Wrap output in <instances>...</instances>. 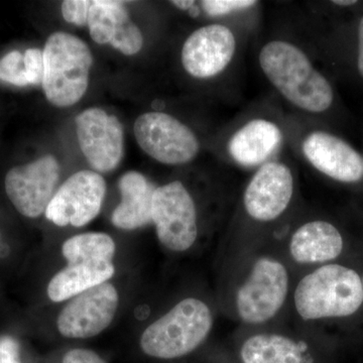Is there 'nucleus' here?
Instances as JSON below:
<instances>
[{
  "label": "nucleus",
  "instance_id": "dca6fc26",
  "mask_svg": "<svg viewBox=\"0 0 363 363\" xmlns=\"http://www.w3.org/2000/svg\"><path fill=\"white\" fill-rule=\"evenodd\" d=\"M121 202L112 214V223L133 230L152 222V200L157 188L143 174L128 172L118 183Z\"/></svg>",
  "mask_w": 363,
  "mask_h": 363
},
{
  "label": "nucleus",
  "instance_id": "9b49d317",
  "mask_svg": "<svg viewBox=\"0 0 363 363\" xmlns=\"http://www.w3.org/2000/svg\"><path fill=\"white\" fill-rule=\"evenodd\" d=\"M81 150L90 166L100 173L116 168L123 156L121 121L100 108H89L76 117Z\"/></svg>",
  "mask_w": 363,
  "mask_h": 363
},
{
  "label": "nucleus",
  "instance_id": "7ed1b4c3",
  "mask_svg": "<svg viewBox=\"0 0 363 363\" xmlns=\"http://www.w3.org/2000/svg\"><path fill=\"white\" fill-rule=\"evenodd\" d=\"M43 89L45 97L58 107L77 104L89 83L93 57L88 45L75 35L55 33L45 43Z\"/></svg>",
  "mask_w": 363,
  "mask_h": 363
},
{
  "label": "nucleus",
  "instance_id": "f3484780",
  "mask_svg": "<svg viewBox=\"0 0 363 363\" xmlns=\"http://www.w3.org/2000/svg\"><path fill=\"white\" fill-rule=\"evenodd\" d=\"M343 240L333 224L327 221H311L293 234L290 252L300 264L330 262L340 255Z\"/></svg>",
  "mask_w": 363,
  "mask_h": 363
},
{
  "label": "nucleus",
  "instance_id": "bb28decb",
  "mask_svg": "<svg viewBox=\"0 0 363 363\" xmlns=\"http://www.w3.org/2000/svg\"><path fill=\"white\" fill-rule=\"evenodd\" d=\"M62 363H107L94 351L89 350H73L68 351Z\"/></svg>",
  "mask_w": 363,
  "mask_h": 363
},
{
  "label": "nucleus",
  "instance_id": "a878e982",
  "mask_svg": "<svg viewBox=\"0 0 363 363\" xmlns=\"http://www.w3.org/2000/svg\"><path fill=\"white\" fill-rule=\"evenodd\" d=\"M0 363H21L20 344L11 336L0 337Z\"/></svg>",
  "mask_w": 363,
  "mask_h": 363
},
{
  "label": "nucleus",
  "instance_id": "4468645a",
  "mask_svg": "<svg viewBox=\"0 0 363 363\" xmlns=\"http://www.w3.org/2000/svg\"><path fill=\"white\" fill-rule=\"evenodd\" d=\"M302 149L308 162L325 176L346 184L363 180V156L343 138L327 131H313Z\"/></svg>",
  "mask_w": 363,
  "mask_h": 363
},
{
  "label": "nucleus",
  "instance_id": "20e7f679",
  "mask_svg": "<svg viewBox=\"0 0 363 363\" xmlns=\"http://www.w3.org/2000/svg\"><path fill=\"white\" fill-rule=\"evenodd\" d=\"M211 311L202 301L188 298L150 325L140 338V347L149 357L173 359L187 355L211 331Z\"/></svg>",
  "mask_w": 363,
  "mask_h": 363
},
{
  "label": "nucleus",
  "instance_id": "f257e3e1",
  "mask_svg": "<svg viewBox=\"0 0 363 363\" xmlns=\"http://www.w3.org/2000/svg\"><path fill=\"white\" fill-rule=\"evenodd\" d=\"M259 60L269 82L298 108L311 113L331 108L335 97L331 83L295 45L272 40L260 50Z\"/></svg>",
  "mask_w": 363,
  "mask_h": 363
},
{
  "label": "nucleus",
  "instance_id": "7c9ffc66",
  "mask_svg": "<svg viewBox=\"0 0 363 363\" xmlns=\"http://www.w3.org/2000/svg\"><path fill=\"white\" fill-rule=\"evenodd\" d=\"M362 288H363V279H362Z\"/></svg>",
  "mask_w": 363,
  "mask_h": 363
},
{
  "label": "nucleus",
  "instance_id": "423d86ee",
  "mask_svg": "<svg viewBox=\"0 0 363 363\" xmlns=\"http://www.w3.org/2000/svg\"><path fill=\"white\" fill-rule=\"evenodd\" d=\"M152 222L159 240L169 250L185 252L194 245L198 235L195 203L181 182L156 189Z\"/></svg>",
  "mask_w": 363,
  "mask_h": 363
},
{
  "label": "nucleus",
  "instance_id": "4be33fe9",
  "mask_svg": "<svg viewBox=\"0 0 363 363\" xmlns=\"http://www.w3.org/2000/svg\"><path fill=\"white\" fill-rule=\"evenodd\" d=\"M0 80L16 86H28L23 56L18 51H13L6 55L0 60Z\"/></svg>",
  "mask_w": 363,
  "mask_h": 363
},
{
  "label": "nucleus",
  "instance_id": "39448f33",
  "mask_svg": "<svg viewBox=\"0 0 363 363\" xmlns=\"http://www.w3.org/2000/svg\"><path fill=\"white\" fill-rule=\"evenodd\" d=\"M135 135L140 147L162 164H187L195 159L200 150L195 133L164 112H147L138 117Z\"/></svg>",
  "mask_w": 363,
  "mask_h": 363
},
{
  "label": "nucleus",
  "instance_id": "2eb2a0df",
  "mask_svg": "<svg viewBox=\"0 0 363 363\" xmlns=\"http://www.w3.org/2000/svg\"><path fill=\"white\" fill-rule=\"evenodd\" d=\"M281 140L283 135L276 123L267 119H252L234 133L228 152L238 164L257 166L274 154Z\"/></svg>",
  "mask_w": 363,
  "mask_h": 363
},
{
  "label": "nucleus",
  "instance_id": "a211bd4d",
  "mask_svg": "<svg viewBox=\"0 0 363 363\" xmlns=\"http://www.w3.org/2000/svg\"><path fill=\"white\" fill-rule=\"evenodd\" d=\"M114 276L112 262H83L68 264L59 272L48 286V296L52 302L76 297L93 286L106 283Z\"/></svg>",
  "mask_w": 363,
  "mask_h": 363
},
{
  "label": "nucleus",
  "instance_id": "c85d7f7f",
  "mask_svg": "<svg viewBox=\"0 0 363 363\" xmlns=\"http://www.w3.org/2000/svg\"><path fill=\"white\" fill-rule=\"evenodd\" d=\"M331 4L336 6L350 7L357 6L358 1L357 0H334V1H331Z\"/></svg>",
  "mask_w": 363,
  "mask_h": 363
},
{
  "label": "nucleus",
  "instance_id": "1a4fd4ad",
  "mask_svg": "<svg viewBox=\"0 0 363 363\" xmlns=\"http://www.w3.org/2000/svg\"><path fill=\"white\" fill-rule=\"evenodd\" d=\"M60 178L56 157L45 156L25 166L13 168L6 176V191L23 216L37 218L47 210Z\"/></svg>",
  "mask_w": 363,
  "mask_h": 363
},
{
  "label": "nucleus",
  "instance_id": "412c9836",
  "mask_svg": "<svg viewBox=\"0 0 363 363\" xmlns=\"http://www.w3.org/2000/svg\"><path fill=\"white\" fill-rule=\"evenodd\" d=\"M69 264L83 262H111L116 243L108 234L90 233L69 238L62 247Z\"/></svg>",
  "mask_w": 363,
  "mask_h": 363
},
{
  "label": "nucleus",
  "instance_id": "0eeeda50",
  "mask_svg": "<svg viewBox=\"0 0 363 363\" xmlns=\"http://www.w3.org/2000/svg\"><path fill=\"white\" fill-rule=\"evenodd\" d=\"M289 290L286 267L278 260L262 257L236 297L238 315L243 322L259 324L274 317L285 303Z\"/></svg>",
  "mask_w": 363,
  "mask_h": 363
},
{
  "label": "nucleus",
  "instance_id": "9d476101",
  "mask_svg": "<svg viewBox=\"0 0 363 363\" xmlns=\"http://www.w3.org/2000/svg\"><path fill=\"white\" fill-rule=\"evenodd\" d=\"M118 306V293L109 283L93 286L72 298L58 317L60 333L67 338H90L111 325Z\"/></svg>",
  "mask_w": 363,
  "mask_h": 363
},
{
  "label": "nucleus",
  "instance_id": "f8f14e48",
  "mask_svg": "<svg viewBox=\"0 0 363 363\" xmlns=\"http://www.w3.org/2000/svg\"><path fill=\"white\" fill-rule=\"evenodd\" d=\"M236 40L230 28L209 25L196 30L182 49V64L193 77L208 79L219 75L230 64Z\"/></svg>",
  "mask_w": 363,
  "mask_h": 363
},
{
  "label": "nucleus",
  "instance_id": "cd10ccee",
  "mask_svg": "<svg viewBox=\"0 0 363 363\" xmlns=\"http://www.w3.org/2000/svg\"><path fill=\"white\" fill-rule=\"evenodd\" d=\"M357 70L363 79V16L358 21L357 28Z\"/></svg>",
  "mask_w": 363,
  "mask_h": 363
},
{
  "label": "nucleus",
  "instance_id": "393cba45",
  "mask_svg": "<svg viewBox=\"0 0 363 363\" xmlns=\"http://www.w3.org/2000/svg\"><path fill=\"white\" fill-rule=\"evenodd\" d=\"M92 1L66 0L62 4V14L68 23L76 26L88 25V14Z\"/></svg>",
  "mask_w": 363,
  "mask_h": 363
},
{
  "label": "nucleus",
  "instance_id": "c756f323",
  "mask_svg": "<svg viewBox=\"0 0 363 363\" xmlns=\"http://www.w3.org/2000/svg\"><path fill=\"white\" fill-rule=\"evenodd\" d=\"M172 4L174 6L178 7V9H190L192 7H194L195 2L194 1H172Z\"/></svg>",
  "mask_w": 363,
  "mask_h": 363
},
{
  "label": "nucleus",
  "instance_id": "6ab92c4d",
  "mask_svg": "<svg viewBox=\"0 0 363 363\" xmlns=\"http://www.w3.org/2000/svg\"><path fill=\"white\" fill-rule=\"evenodd\" d=\"M245 363H302V348L285 336L259 334L248 338L240 351Z\"/></svg>",
  "mask_w": 363,
  "mask_h": 363
},
{
  "label": "nucleus",
  "instance_id": "aec40b11",
  "mask_svg": "<svg viewBox=\"0 0 363 363\" xmlns=\"http://www.w3.org/2000/svg\"><path fill=\"white\" fill-rule=\"evenodd\" d=\"M123 1H92L88 14L91 38L99 45L111 44L133 23Z\"/></svg>",
  "mask_w": 363,
  "mask_h": 363
},
{
  "label": "nucleus",
  "instance_id": "f03ea898",
  "mask_svg": "<svg viewBox=\"0 0 363 363\" xmlns=\"http://www.w3.org/2000/svg\"><path fill=\"white\" fill-rule=\"evenodd\" d=\"M362 302V279L339 264H326L307 274L295 292L296 309L305 320L350 316Z\"/></svg>",
  "mask_w": 363,
  "mask_h": 363
},
{
  "label": "nucleus",
  "instance_id": "ddd939ff",
  "mask_svg": "<svg viewBox=\"0 0 363 363\" xmlns=\"http://www.w3.org/2000/svg\"><path fill=\"white\" fill-rule=\"evenodd\" d=\"M294 192L292 172L283 162L262 164L243 196L245 210L255 220L272 221L285 212Z\"/></svg>",
  "mask_w": 363,
  "mask_h": 363
},
{
  "label": "nucleus",
  "instance_id": "b1692460",
  "mask_svg": "<svg viewBox=\"0 0 363 363\" xmlns=\"http://www.w3.org/2000/svg\"><path fill=\"white\" fill-rule=\"evenodd\" d=\"M26 76L28 84H43L45 73L44 52L39 49H30L23 56Z\"/></svg>",
  "mask_w": 363,
  "mask_h": 363
},
{
  "label": "nucleus",
  "instance_id": "6e6552de",
  "mask_svg": "<svg viewBox=\"0 0 363 363\" xmlns=\"http://www.w3.org/2000/svg\"><path fill=\"white\" fill-rule=\"evenodd\" d=\"M106 193V183L96 172L74 174L57 191L48 205L47 219L58 226L81 227L99 214Z\"/></svg>",
  "mask_w": 363,
  "mask_h": 363
},
{
  "label": "nucleus",
  "instance_id": "5701e85b",
  "mask_svg": "<svg viewBox=\"0 0 363 363\" xmlns=\"http://www.w3.org/2000/svg\"><path fill=\"white\" fill-rule=\"evenodd\" d=\"M257 4L255 0H204L202 7L210 16H226L234 11L250 9Z\"/></svg>",
  "mask_w": 363,
  "mask_h": 363
}]
</instances>
